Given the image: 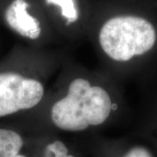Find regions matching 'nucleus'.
Segmentation results:
<instances>
[{
	"mask_svg": "<svg viewBox=\"0 0 157 157\" xmlns=\"http://www.w3.org/2000/svg\"><path fill=\"white\" fill-rule=\"evenodd\" d=\"M120 107L113 78L68 56L44 103L17 119L28 126L81 134L107 126L117 117Z\"/></svg>",
	"mask_w": 157,
	"mask_h": 157,
	"instance_id": "1",
	"label": "nucleus"
},
{
	"mask_svg": "<svg viewBox=\"0 0 157 157\" xmlns=\"http://www.w3.org/2000/svg\"><path fill=\"white\" fill-rule=\"evenodd\" d=\"M68 55L57 48L21 46L0 69V119L36 110L48 95Z\"/></svg>",
	"mask_w": 157,
	"mask_h": 157,
	"instance_id": "2",
	"label": "nucleus"
},
{
	"mask_svg": "<svg viewBox=\"0 0 157 157\" xmlns=\"http://www.w3.org/2000/svg\"><path fill=\"white\" fill-rule=\"evenodd\" d=\"M92 41L100 70L113 78L120 68L151 54L157 45V31L145 17L120 14L102 23Z\"/></svg>",
	"mask_w": 157,
	"mask_h": 157,
	"instance_id": "3",
	"label": "nucleus"
},
{
	"mask_svg": "<svg viewBox=\"0 0 157 157\" xmlns=\"http://www.w3.org/2000/svg\"><path fill=\"white\" fill-rule=\"evenodd\" d=\"M5 20L13 33L34 48H58L52 46V38L47 36L45 25L31 12L28 0H12L5 11Z\"/></svg>",
	"mask_w": 157,
	"mask_h": 157,
	"instance_id": "4",
	"label": "nucleus"
},
{
	"mask_svg": "<svg viewBox=\"0 0 157 157\" xmlns=\"http://www.w3.org/2000/svg\"><path fill=\"white\" fill-rule=\"evenodd\" d=\"M25 138L19 130L0 127V157H29L25 153Z\"/></svg>",
	"mask_w": 157,
	"mask_h": 157,
	"instance_id": "5",
	"label": "nucleus"
},
{
	"mask_svg": "<svg viewBox=\"0 0 157 157\" xmlns=\"http://www.w3.org/2000/svg\"><path fill=\"white\" fill-rule=\"evenodd\" d=\"M45 6L57 9V14L64 23L66 28L77 26L81 13L77 0H43Z\"/></svg>",
	"mask_w": 157,
	"mask_h": 157,
	"instance_id": "6",
	"label": "nucleus"
},
{
	"mask_svg": "<svg viewBox=\"0 0 157 157\" xmlns=\"http://www.w3.org/2000/svg\"><path fill=\"white\" fill-rule=\"evenodd\" d=\"M45 139L36 157H78L64 140L52 136Z\"/></svg>",
	"mask_w": 157,
	"mask_h": 157,
	"instance_id": "7",
	"label": "nucleus"
},
{
	"mask_svg": "<svg viewBox=\"0 0 157 157\" xmlns=\"http://www.w3.org/2000/svg\"><path fill=\"white\" fill-rule=\"evenodd\" d=\"M121 157H154V155L146 147L136 145L131 147Z\"/></svg>",
	"mask_w": 157,
	"mask_h": 157,
	"instance_id": "8",
	"label": "nucleus"
}]
</instances>
